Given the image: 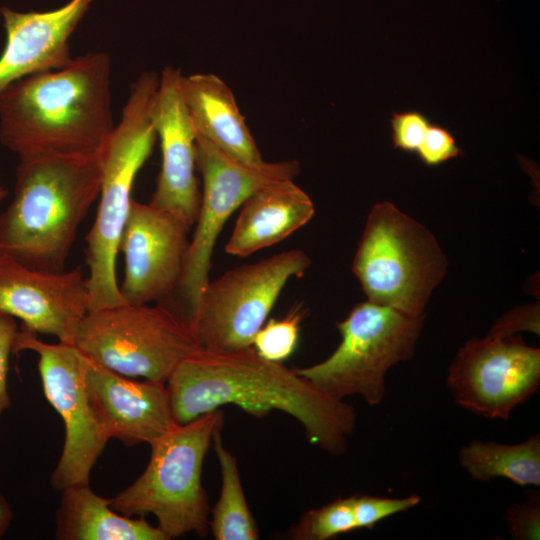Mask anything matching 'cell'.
I'll return each instance as SVG.
<instances>
[{
  "label": "cell",
  "instance_id": "obj_12",
  "mask_svg": "<svg viewBox=\"0 0 540 540\" xmlns=\"http://www.w3.org/2000/svg\"><path fill=\"white\" fill-rule=\"evenodd\" d=\"M447 386L459 406L489 419H509L540 386V349L518 334L472 338L457 352Z\"/></svg>",
  "mask_w": 540,
  "mask_h": 540
},
{
  "label": "cell",
  "instance_id": "obj_6",
  "mask_svg": "<svg viewBox=\"0 0 540 540\" xmlns=\"http://www.w3.org/2000/svg\"><path fill=\"white\" fill-rule=\"evenodd\" d=\"M447 267L439 243L424 225L391 202L372 207L352 263L367 300L425 315Z\"/></svg>",
  "mask_w": 540,
  "mask_h": 540
},
{
  "label": "cell",
  "instance_id": "obj_24",
  "mask_svg": "<svg viewBox=\"0 0 540 540\" xmlns=\"http://www.w3.org/2000/svg\"><path fill=\"white\" fill-rule=\"evenodd\" d=\"M303 311L293 309L281 319H270L258 330L252 341V347L265 360L283 363L295 351Z\"/></svg>",
  "mask_w": 540,
  "mask_h": 540
},
{
  "label": "cell",
  "instance_id": "obj_10",
  "mask_svg": "<svg viewBox=\"0 0 540 540\" xmlns=\"http://www.w3.org/2000/svg\"><path fill=\"white\" fill-rule=\"evenodd\" d=\"M196 168L203 190L196 229L189 243L181 282L179 316L190 324L209 280L211 258L220 231L232 213L255 190L266 184L294 179L299 173L295 160L242 163L223 153L202 137H196Z\"/></svg>",
  "mask_w": 540,
  "mask_h": 540
},
{
  "label": "cell",
  "instance_id": "obj_23",
  "mask_svg": "<svg viewBox=\"0 0 540 540\" xmlns=\"http://www.w3.org/2000/svg\"><path fill=\"white\" fill-rule=\"evenodd\" d=\"M356 529L351 495L306 512L292 529V536L299 540H328Z\"/></svg>",
  "mask_w": 540,
  "mask_h": 540
},
{
  "label": "cell",
  "instance_id": "obj_4",
  "mask_svg": "<svg viewBox=\"0 0 540 540\" xmlns=\"http://www.w3.org/2000/svg\"><path fill=\"white\" fill-rule=\"evenodd\" d=\"M160 75L142 73L130 87L121 118L103 145V177L95 221L86 236L89 310L125 304L116 277V260L136 176L150 157L156 132L150 109ZM88 310V311H89Z\"/></svg>",
  "mask_w": 540,
  "mask_h": 540
},
{
  "label": "cell",
  "instance_id": "obj_16",
  "mask_svg": "<svg viewBox=\"0 0 540 540\" xmlns=\"http://www.w3.org/2000/svg\"><path fill=\"white\" fill-rule=\"evenodd\" d=\"M84 377L94 416L109 439L151 445L176 424L166 383L131 380L86 356Z\"/></svg>",
  "mask_w": 540,
  "mask_h": 540
},
{
  "label": "cell",
  "instance_id": "obj_30",
  "mask_svg": "<svg viewBox=\"0 0 540 540\" xmlns=\"http://www.w3.org/2000/svg\"><path fill=\"white\" fill-rule=\"evenodd\" d=\"M520 331L539 334L538 305H526L507 312L495 322L488 333L507 336Z\"/></svg>",
  "mask_w": 540,
  "mask_h": 540
},
{
  "label": "cell",
  "instance_id": "obj_17",
  "mask_svg": "<svg viewBox=\"0 0 540 540\" xmlns=\"http://www.w3.org/2000/svg\"><path fill=\"white\" fill-rule=\"evenodd\" d=\"M92 1L70 0L45 12L1 8L6 43L0 55V94L18 80L70 64L69 38Z\"/></svg>",
  "mask_w": 540,
  "mask_h": 540
},
{
  "label": "cell",
  "instance_id": "obj_18",
  "mask_svg": "<svg viewBox=\"0 0 540 540\" xmlns=\"http://www.w3.org/2000/svg\"><path fill=\"white\" fill-rule=\"evenodd\" d=\"M293 180L261 186L243 201L225 246L228 254L249 256L286 239L310 221L314 204Z\"/></svg>",
  "mask_w": 540,
  "mask_h": 540
},
{
  "label": "cell",
  "instance_id": "obj_3",
  "mask_svg": "<svg viewBox=\"0 0 540 540\" xmlns=\"http://www.w3.org/2000/svg\"><path fill=\"white\" fill-rule=\"evenodd\" d=\"M102 177L103 146L19 159L13 199L0 214V255L36 270L64 271Z\"/></svg>",
  "mask_w": 540,
  "mask_h": 540
},
{
  "label": "cell",
  "instance_id": "obj_13",
  "mask_svg": "<svg viewBox=\"0 0 540 540\" xmlns=\"http://www.w3.org/2000/svg\"><path fill=\"white\" fill-rule=\"evenodd\" d=\"M189 228L174 215L133 199L119 246L125 259L119 287L126 303H164L177 291Z\"/></svg>",
  "mask_w": 540,
  "mask_h": 540
},
{
  "label": "cell",
  "instance_id": "obj_22",
  "mask_svg": "<svg viewBox=\"0 0 540 540\" xmlns=\"http://www.w3.org/2000/svg\"><path fill=\"white\" fill-rule=\"evenodd\" d=\"M221 428L212 438L221 471L219 499L211 513L209 527L216 540H256L259 532L248 507L235 456L222 441Z\"/></svg>",
  "mask_w": 540,
  "mask_h": 540
},
{
  "label": "cell",
  "instance_id": "obj_1",
  "mask_svg": "<svg viewBox=\"0 0 540 540\" xmlns=\"http://www.w3.org/2000/svg\"><path fill=\"white\" fill-rule=\"evenodd\" d=\"M166 386L178 424L227 404L255 417L278 410L303 426L310 443L332 455L346 451L356 426L351 405L321 392L295 369L263 359L252 346L198 348L175 368Z\"/></svg>",
  "mask_w": 540,
  "mask_h": 540
},
{
  "label": "cell",
  "instance_id": "obj_5",
  "mask_svg": "<svg viewBox=\"0 0 540 540\" xmlns=\"http://www.w3.org/2000/svg\"><path fill=\"white\" fill-rule=\"evenodd\" d=\"M221 409L190 422L176 423L153 442L144 472L110 498L111 507L126 516L152 514L169 539L209 527L210 505L202 486L203 462L214 432L223 426Z\"/></svg>",
  "mask_w": 540,
  "mask_h": 540
},
{
  "label": "cell",
  "instance_id": "obj_14",
  "mask_svg": "<svg viewBox=\"0 0 540 540\" xmlns=\"http://www.w3.org/2000/svg\"><path fill=\"white\" fill-rule=\"evenodd\" d=\"M89 302L87 277L79 266L49 272L0 255V314L21 320L22 327L74 344Z\"/></svg>",
  "mask_w": 540,
  "mask_h": 540
},
{
  "label": "cell",
  "instance_id": "obj_26",
  "mask_svg": "<svg viewBox=\"0 0 540 540\" xmlns=\"http://www.w3.org/2000/svg\"><path fill=\"white\" fill-rule=\"evenodd\" d=\"M507 532L515 540L540 539V494L535 489L526 491L521 502L510 504L503 516Z\"/></svg>",
  "mask_w": 540,
  "mask_h": 540
},
{
  "label": "cell",
  "instance_id": "obj_28",
  "mask_svg": "<svg viewBox=\"0 0 540 540\" xmlns=\"http://www.w3.org/2000/svg\"><path fill=\"white\" fill-rule=\"evenodd\" d=\"M416 153L427 166H438L457 157L462 150L449 130L431 123Z\"/></svg>",
  "mask_w": 540,
  "mask_h": 540
},
{
  "label": "cell",
  "instance_id": "obj_25",
  "mask_svg": "<svg viewBox=\"0 0 540 540\" xmlns=\"http://www.w3.org/2000/svg\"><path fill=\"white\" fill-rule=\"evenodd\" d=\"M353 510L357 529H373L385 518L405 512L417 506L421 498L411 494L403 498H389L372 495H352Z\"/></svg>",
  "mask_w": 540,
  "mask_h": 540
},
{
  "label": "cell",
  "instance_id": "obj_19",
  "mask_svg": "<svg viewBox=\"0 0 540 540\" xmlns=\"http://www.w3.org/2000/svg\"><path fill=\"white\" fill-rule=\"evenodd\" d=\"M180 85L197 136L242 163L265 161L232 90L222 79L211 73L182 75Z\"/></svg>",
  "mask_w": 540,
  "mask_h": 540
},
{
  "label": "cell",
  "instance_id": "obj_21",
  "mask_svg": "<svg viewBox=\"0 0 540 540\" xmlns=\"http://www.w3.org/2000/svg\"><path fill=\"white\" fill-rule=\"evenodd\" d=\"M459 463L479 482L503 477L522 486H540V434L519 444L472 440L459 451Z\"/></svg>",
  "mask_w": 540,
  "mask_h": 540
},
{
  "label": "cell",
  "instance_id": "obj_31",
  "mask_svg": "<svg viewBox=\"0 0 540 540\" xmlns=\"http://www.w3.org/2000/svg\"><path fill=\"white\" fill-rule=\"evenodd\" d=\"M13 518L12 508L6 498L0 494V539L9 529Z\"/></svg>",
  "mask_w": 540,
  "mask_h": 540
},
{
  "label": "cell",
  "instance_id": "obj_11",
  "mask_svg": "<svg viewBox=\"0 0 540 540\" xmlns=\"http://www.w3.org/2000/svg\"><path fill=\"white\" fill-rule=\"evenodd\" d=\"M30 350L38 355L43 391L65 426V441L51 485L63 490L89 484L90 473L109 438L98 424L85 387V356L73 344H49L21 326L13 353Z\"/></svg>",
  "mask_w": 540,
  "mask_h": 540
},
{
  "label": "cell",
  "instance_id": "obj_9",
  "mask_svg": "<svg viewBox=\"0 0 540 540\" xmlns=\"http://www.w3.org/2000/svg\"><path fill=\"white\" fill-rule=\"evenodd\" d=\"M310 265L305 252L292 249L209 281L190 324L199 348L236 350L252 346L287 282L301 277Z\"/></svg>",
  "mask_w": 540,
  "mask_h": 540
},
{
  "label": "cell",
  "instance_id": "obj_29",
  "mask_svg": "<svg viewBox=\"0 0 540 540\" xmlns=\"http://www.w3.org/2000/svg\"><path fill=\"white\" fill-rule=\"evenodd\" d=\"M18 332L16 319L0 314V416L11 405L7 389L9 357L13 353V344Z\"/></svg>",
  "mask_w": 540,
  "mask_h": 540
},
{
  "label": "cell",
  "instance_id": "obj_27",
  "mask_svg": "<svg viewBox=\"0 0 540 540\" xmlns=\"http://www.w3.org/2000/svg\"><path fill=\"white\" fill-rule=\"evenodd\" d=\"M390 122L394 148L410 153H416L431 124L427 116L417 110L393 112Z\"/></svg>",
  "mask_w": 540,
  "mask_h": 540
},
{
  "label": "cell",
  "instance_id": "obj_32",
  "mask_svg": "<svg viewBox=\"0 0 540 540\" xmlns=\"http://www.w3.org/2000/svg\"><path fill=\"white\" fill-rule=\"evenodd\" d=\"M7 195H8V190L5 187L0 185V203L4 200V198H6Z\"/></svg>",
  "mask_w": 540,
  "mask_h": 540
},
{
  "label": "cell",
  "instance_id": "obj_15",
  "mask_svg": "<svg viewBox=\"0 0 540 540\" xmlns=\"http://www.w3.org/2000/svg\"><path fill=\"white\" fill-rule=\"evenodd\" d=\"M182 75L178 68L165 67L152 100L161 169L149 203L191 227L198 217L201 191L195 176L197 135L181 92Z\"/></svg>",
  "mask_w": 540,
  "mask_h": 540
},
{
  "label": "cell",
  "instance_id": "obj_2",
  "mask_svg": "<svg viewBox=\"0 0 540 540\" xmlns=\"http://www.w3.org/2000/svg\"><path fill=\"white\" fill-rule=\"evenodd\" d=\"M115 127L106 52L18 80L0 94V142L19 159L99 150Z\"/></svg>",
  "mask_w": 540,
  "mask_h": 540
},
{
  "label": "cell",
  "instance_id": "obj_8",
  "mask_svg": "<svg viewBox=\"0 0 540 540\" xmlns=\"http://www.w3.org/2000/svg\"><path fill=\"white\" fill-rule=\"evenodd\" d=\"M74 345L116 373L161 383L199 348L187 324L163 303L89 310Z\"/></svg>",
  "mask_w": 540,
  "mask_h": 540
},
{
  "label": "cell",
  "instance_id": "obj_20",
  "mask_svg": "<svg viewBox=\"0 0 540 540\" xmlns=\"http://www.w3.org/2000/svg\"><path fill=\"white\" fill-rule=\"evenodd\" d=\"M56 512L55 538L58 540H168L145 519L119 514L89 484L72 485L61 490Z\"/></svg>",
  "mask_w": 540,
  "mask_h": 540
},
{
  "label": "cell",
  "instance_id": "obj_7",
  "mask_svg": "<svg viewBox=\"0 0 540 540\" xmlns=\"http://www.w3.org/2000/svg\"><path fill=\"white\" fill-rule=\"evenodd\" d=\"M425 315L412 316L369 300L337 323L341 341L323 361L295 371L321 392L340 400L361 396L369 405L386 394L388 370L415 353Z\"/></svg>",
  "mask_w": 540,
  "mask_h": 540
}]
</instances>
